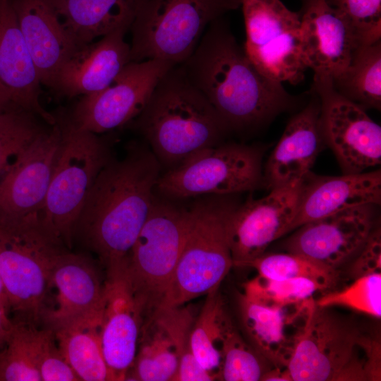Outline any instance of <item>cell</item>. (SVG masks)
I'll list each match as a JSON object with an SVG mask.
<instances>
[{
	"label": "cell",
	"mask_w": 381,
	"mask_h": 381,
	"mask_svg": "<svg viewBox=\"0 0 381 381\" xmlns=\"http://www.w3.org/2000/svg\"><path fill=\"white\" fill-rule=\"evenodd\" d=\"M160 168L150 147L133 144L123 159L108 162L90 188L73 238L93 251L107 269L128 263L150 211Z\"/></svg>",
	"instance_id": "obj_1"
},
{
	"label": "cell",
	"mask_w": 381,
	"mask_h": 381,
	"mask_svg": "<svg viewBox=\"0 0 381 381\" xmlns=\"http://www.w3.org/2000/svg\"><path fill=\"white\" fill-rule=\"evenodd\" d=\"M180 65L229 131L258 127L298 101L281 83L255 68L224 16L209 25L194 52Z\"/></svg>",
	"instance_id": "obj_2"
},
{
	"label": "cell",
	"mask_w": 381,
	"mask_h": 381,
	"mask_svg": "<svg viewBox=\"0 0 381 381\" xmlns=\"http://www.w3.org/2000/svg\"><path fill=\"white\" fill-rule=\"evenodd\" d=\"M131 123L159 162L171 168L201 150L220 144L229 131L180 64L162 77L143 111Z\"/></svg>",
	"instance_id": "obj_3"
},
{
	"label": "cell",
	"mask_w": 381,
	"mask_h": 381,
	"mask_svg": "<svg viewBox=\"0 0 381 381\" xmlns=\"http://www.w3.org/2000/svg\"><path fill=\"white\" fill-rule=\"evenodd\" d=\"M236 204L220 195L195 202L181 251L157 308L183 306L219 288L234 266L227 223ZM155 308V309H156Z\"/></svg>",
	"instance_id": "obj_4"
},
{
	"label": "cell",
	"mask_w": 381,
	"mask_h": 381,
	"mask_svg": "<svg viewBox=\"0 0 381 381\" xmlns=\"http://www.w3.org/2000/svg\"><path fill=\"white\" fill-rule=\"evenodd\" d=\"M54 116L61 129V143L38 216L51 236L71 247L89 190L111 157L107 143L97 134L78 128L64 112Z\"/></svg>",
	"instance_id": "obj_5"
},
{
	"label": "cell",
	"mask_w": 381,
	"mask_h": 381,
	"mask_svg": "<svg viewBox=\"0 0 381 381\" xmlns=\"http://www.w3.org/2000/svg\"><path fill=\"white\" fill-rule=\"evenodd\" d=\"M63 246L46 231L38 213L0 221V273L9 312L26 323L42 320L52 268Z\"/></svg>",
	"instance_id": "obj_6"
},
{
	"label": "cell",
	"mask_w": 381,
	"mask_h": 381,
	"mask_svg": "<svg viewBox=\"0 0 381 381\" xmlns=\"http://www.w3.org/2000/svg\"><path fill=\"white\" fill-rule=\"evenodd\" d=\"M370 335L312 300L286 365L292 381L368 380V362L356 350Z\"/></svg>",
	"instance_id": "obj_7"
},
{
	"label": "cell",
	"mask_w": 381,
	"mask_h": 381,
	"mask_svg": "<svg viewBox=\"0 0 381 381\" xmlns=\"http://www.w3.org/2000/svg\"><path fill=\"white\" fill-rule=\"evenodd\" d=\"M241 4V0H147L130 28L131 61L183 64L209 25Z\"/></svg>",
	"instance_id": "obj_8"
},
{
	"label": "cell",
	"mask_w": 381,
	"mask_h": 381,
	"mask_svg": "<svg viewBox=\"0 0 381 381\" xmlns=\"http://www.w3.org/2000/svg\"><path fill=\"white\" fill-rule=\"evenodd\" d=\"M262 153L243 144L201 150L160 176L156 190L168 199L253 190L262 184Z\"/></svg>",
	"instance_id": "obj_9"
},
{
	"label": "cell",
	"mask_w": 381,
	"mask_h": 381,
	"mask_svg": "<svg viewBox=\"0 0 381 381\" xmlns=\"http://www.w3.org/2000/svg\"><path fill=\"white\" fill-rule=\"evenodd\" d=\"M188 218V209L155 196L127 263L145 315L158 307L166 292L181 251Z\"/></svg>",
	"instance_id": "obj_10"
},
{
	"label": "cell",
	"mask_w": 381,
	"mask_h": 381,
	"mask_svg": "<svg viewBox=\"0 0 381 381\" xmlns=\"http://www.w3.org/2000/svg\"><path fill=\"white\" fill-rule=\"evenodd\" d=\"M246 40L244 51L264 75L296 84L308 68L300 39L301 13L280 0H241Z\"/></svg>",
	"instance_id": "obj_11"
},
{
	"label": "cell",
	"mask_w": 381,
	"mask_h": 381,
	"mask_svg": "<svg viewBox=\"0 0 381 381\" xmlns=\"http://www.w3.org/2000/svg\"><path fill=\"white\" fill-rule=\"evenodd\" d=\"M320 126L343 174L365 171L381 163V127L362 107L338 93L330 77L314 75Z\"/></svg>",
	"instance_id": "obj_12"
},
{
	"label": "cell",
	"mask_w": 381,
	"mask_h": 381,
	"mask_svg": "<svg viewBox=\"0 0 381 381\" xmlns=\"http://www.w3.org/2000/svg\"><path fill=\"white\" fill-rule=\"evenodd\" d=\"M174 66L159 59L130 61L109 86L82 96L68 116L78 128L96 134L131 123L143 111L159 80Z\"/></svg>",
	"instance_id": "obj_13"
},
{
	"label": "cell",
	"mask_w": 381,
	"mask_h": 381,
	"mask_svg": "<svg viewBox=\"0 0 381 381\" xmlns=\"http://www.w3.org/2000/svg\"><path fill=\"white\" fill-rule=\"evenodd\" d=\"M304 179L272 188L260 199L250 198L235 206L227 223L234 266L264 254L271 243L291 231Z\"/></svg>",
	"instance_id": "obj_14"
},
{
	"label": "cell",
	"mask_w": 381,
	"mask_h": 381,
	"mask_svg": "<svg viewBox=\"0 0 381 381\" xmlns=\"http://www.w3.org/2000/svg\"><path fill=\"white\" fill-rule=\"evenodd\" d=\"M144 307L127 264L107 269L101 309L102 348L111 381L125 380L137 351Z\"/></svg>",
	"instance_id": "obj_15"
},
{
	"label": "cell",
	"mask_w": 381,
	"mask_h": 381,
	"mask_svg": "<svg viewBox=\"0 0 381 381\" xmlns=\"http://www.w3.org/2000/svg\"><path fill=\"white\" fill-rule=\"evenodd\" d=\"M56 123L42 132L1 176L0 221L38 213L51 181L61 143Z\"/></svg>",
	"instance_id": "obj_16"
},
{
	"label": "cell",
	"mask_w": 381,
	"mask_h": 381,
	"mask_svg": "<svg viewBox=\"0 0 381 381\" xmlns=\"http://www.w3.org/2000/svg\"><path fill=\"white\" fill-rule=\"evenodd\" d=\"M375 207L358 206L304 224L286 240L285 248L337 269L365 243L374 229Z\"/></svg>",
	"instance_id": "obj_17"
},
{
	"label": "cell",
	"mask_w": 381,
	"mask_h": 381,
	"mask_svg": "<svg viewBox=\"0 0 381 381\" xmlns=\"http://www.w3.org/2000/svg\"><path fill=\"white\" fill-rule=\"evenodd\" d=\"M303 3L300 39L304 63L314 75L336 78L359 47L354 35L346 20L325 0Z\"/></svg>",
	"instance_id": "obj_18"
},
{
	"label": "cell",
	"mask_w": 381,
	"mask_h": 381,
	"mask_svg": "<svg viewBox=\"0 0 381 381\" xmlns=\"http://www.w3.org/2000/svg\"><path fill=\"white\" fill-rule=\"evenodd\" d=\"M129 30L120 28L77 49L58 70L52 90L72 98L101 91L131 61Z\"/></svg>",
	"instance_id": "obj_19"
},
{
	"label": "cell",
	"mask_w": 381,
	"mask_h": 381,
	"mask_svg": "<svg viewBox=\"0 0 381 381\" xmlns=\"http://www.w3.org/2000/svg\"><path fill=\"white\" fill-rule=\"evenodd\" d=\"M380 202V169L337 176H315L310 172L304 179L291 231L350 208L377 206Z\"/></svg>",
	"instance_id": "obj_20"
},
{
	"label": "cell",
	"mask_w": 381,
	"mask_h": 381,
	"mask_svg": "<svg viewBox=\"0 0 381 381\" xmlns=\"http://www.w3.org/2000/svg\"><path fill=\"white\" fill-rule=\"evenodd\" d=\"M41 85L52 90L56 74L78 49L51 0H9Z\"/></svg>",
	"instance_id": "obj_21"
},
{
	"label": "cell",
	"mask_w": 381,
	"mask_h": 381,
	"mask_svg": "<svg viewBox=\"0 0 381 381\" xmlns=\"http://www.w3.org/2000/svg\"><path fill=\"white\" fill-rule=\"evenodd\" d=\"M311 101L289 121L270 155L262 174V184L272 189L305 178L310 172L323 140L320 126V99Z\"/></svg>",
	"instance_id": "obj_22"
},
{
	"label": "cell",
	"mask_w": 381,
	"mask_h": 381,
	"mask_svg": "<svg viewBox=\"0 0 381 381\" xmlns=\"http://www.w3.org/2000/svg\"><path fill=\"white\" fill-rule=\"evenodd\" d=\"M0 84L14 104L56 123L40 103L42 85L9 0H0Z\"/></svg>",
	"instance_id": "obj_23"
},
{
	"label": "cell",
	"mask_w": 381,
	"mask_h": 381,
	"mask_svg": "<svg viewBox=\"0 0 381 381\" xmlns=\"http://www.w3.org/2000/svg\"><path fill=\"white\" fill-rule=\"evenodd\" d=\"M51 286L56 289L54 305L42 322L54 329L71 320L101 310L104 284L93 265L84 256L62 251L55 259Z\"/></svg>",
	"instance_id": "obj_24"
},
{
	"label": "cell",
	"mask_w": 381,
	"mask_h": 381,
	"mask_svg": "<svg viewBox=\"0 0 381 381\" xmlns=\"http://www.w3.org/2000/svg\"><path fill=\"white\" fill-rule=\"evenodd\" d=\"M147 0H51L78 48L131 26Z\"/></svg>",
	"instance_id": "obj_25"
},
{
	"label": "cell",
	"mask_w": 381,
	"mask_h": 381,
	"mask_svg": "<svg viewBox=\"0 0 381 381\" xmlns=\"http://www.w3.org/2000/svg\"><path fill=\"white\" fill-rule=\"evenodd\" d=\"M310 299L291 314L287 310L291 306H269L240 295L239 313L244 332L250 346L273 367L286 368L295 343L286 329L306 308Z\"/></svg>",
	"instance_id": "obj_26"
},
{
	"label": "cell",
	"mask_w": 381,
	"mask_h": 381,
	"mask_svg": "<svg viewBox=\"0 0 381 381\" xmlns=\"http://www.w3.org/2000/svg\"><path fill=\"white\" fill-rule=\"evenodd\" d=\"M100 323L101 310L52 329L64 357L80 381H111L102 348Z\"/></svg>",
	"instance_id": "obj_27"
},
{
	"label": "cell",
	"mask_w": 381,
	"mask_h": 381,
	"mask_svg": "<svg viewBox=\"0 0 381 381\" xmlns=\"http://www.w3.org/2000/svg\"><path fill=\"white\" fill-rule=\"evenodd\" d=\"M179 365L174 344L151 315L143 321L137 351L125 380L174 381Z\"/></svg>",
	"instance_id": "obj_28"
},
{
	"label": "cell",
	"mask_w": 381,
	"mask_h": 381,
	"mask_svg": "<svg viewBox=\"0 0 381 381\" xmlns=\"http://www.w3.org/2000/svg\"><path fill=\"white\" fill-rule=\"evenodd\" d=\"M341 95L363 109L381 108V40L358 47L346 70L332 79Z\"/></svg>",
	"instance_id": "obj_29"
},
{
	"label": "cell",
	"mask_w": 381,
	"mask_h": 381,
	"mask_svg": "<svg viewBox=\"0 0 381 381\" xmlns=\"http://www.w3.org/2000/svg\"><path fill=\"white\" fill-rule=\"evenodd\" d=\"M206 296L202 308L193 322L190 344L199 363L218 380L221 339L229 317L225 311L219 288Z\"/></svg>",
	"instance_id": "obj_30"
},
{
	"label": "cell",
	"mask_w": 381,
	"mask_h": 381,
	"mask_svg": "<svg viewBox=\"0 0 381 381\" xmlns=\"http://www.w3.org/2000/svg\"><path fill=\"white\" fill-rule=\"evenodd\" d=\"M152 316L171 339L179 359L174 381H212L216 377L197 361L191 350L190 338L195 318L189 307L158 308Z\"/></svg>",
	"instance_id": "obj_31"
},
{
	"label": "cell",
	"mask_w": 381,
	"mask_h": 381,
	"mask_svg": "<svg viewBox=\"0 0 381 381\" xmlns=\"http://www.w3.org/2000/svg\"><path fill=\"white\" fill-rule=\"evenodd\" d=\"M220 353L219 380L258 381L273 367L243 339L230 318L223 329Z\"/></svg>",
	"instance_id": "obj_32"
},
{
	"label": "cell",
	"mask_w": 381,
	"mask_h": 381,
	"mask_svg": "<svg viewBox=\"0 0 381 381\" xmlns=\"http://www.w3.org/2000/svg\"><path fill=\"white\" fill-rule=\"evenodd\" d=\"M240 267L255 269L258 275L272 279L307 278L322 285L327 290L337 283L339 272L334 269L301 255L289 253L260 256L243 263Z\"/></svg>",
	"instance_id": "obj_33"
},
{
	"label": "cell",
	"mask_w": 381,
	"mask_h": 381,
	"mask_svg": "<svg viewBox=\"0 0 381 381\" xmlns=\"http://www.w3.org/2000/svg\"><path fill=\"white\" fill-rule=\"evenodd\" d=\"M33 324L18 322L0 345V381H42L37 366Z\"/></svg>",
	"instance_id": "obj_34"
},
{
	"label": "cell",
	"mask_w": 381,
	"mask_h": 381,
	"mask_svg": "<svg viewBox=\"0 0 381 381\" xmlns=\"http://www.w3.org/2000/svg\"><path fill=\"white\" fill-rule=\"evenodd\" d=\"M37 115L12 104L0 113V177L45 129Z\"/></svg>",
	"instance_id": "obj_35"
},
{
	"label": "cell",
	"mask_w": 381,
	"mask_h": 381,
	"mask_svg": "<svg viewBox=\"0 0 381 381\" xmlns=\"http://www.w3.org/2000/svg\"><path fill=\"white\" fill-rule=\"evenodd\" d=\"M243 295L249 299L274 307L301 303L319 291L327 290L317 282L307 278L272 279L258 275L244 284Z\"/></svg>",
	"instance_id": "obj_36"
},
{
	"label": "cell",
	"mask_w": 381,
	"mask_h": 381,
	"mask_svg": "<svg viewBox=\"0 0 381 381\" xmlns=\"http://www.w3.org/2000/svg\"><path fill=\"white\" fill-rule=\"evenodd\" d=\"M315 302L320 307L344 306L380 318L381 272L358 277L344 289L328 292Z\"/></svg>",
	"instance_id": "obj_37"
},
{
	"label": "cell",
	"mask_w": 381,
	"mask_h": 381,
	"mask_svg": "<svg viewBox=\"0 0 381 381\" xmlns=\"http://www.w3.org/2000/svg\"><path fill=\"white\" fill-rule=\"evenodd\" d=\"M350 26L358 46L381 40V0H325Z\"/></svg>",
	"instance_id": "obj_38"
},
{
	"label": "cell",
	"mask_w": 381,
	"mask_h": 381,
	"mask_svg": "<svg viewBox=\"0 0 381 381\" xmlns=\"http://www.w3.org/2000/svg\"><path fill=\"white\" fill-rule=\"evenodd\" d=\"M33 345L42 381H80L64 357L51 329L35 327Z\"/></svg>",
	"instance_id": "obj_39"
},
{
	"label": "cell",
	"mask_w": 381,
	"mask_h": 381,
	"mask_svg": "<svg viewBox=\"0 0 381 381\" xmlns=\"http://www.w3.org/2000/svg\"><path fill=\"white\" fill-rule=\"evenodd\" d=\"M349 269L350 277L356 279L365 275L381 272V232L373 229L365 243L355 255Z\"/></svg>",
	"instance_id": "obj_40"
},
{
	"label": "cell",
	"mask_w": 381,
	"mask_h": 381,
	"mask_svg": "<svg viewBox=\"0 0 381 381\" xmlns=\"http://www.w3.org/2000/svg\"><path fill=\"white\" fill-rule=\"evenodd\" d=\"M13 325L8 318V312L0 303V345L6 339Z\"/></svg>",
	"instance_id": "obj_41"
},
{
	"label": "cell",
	"mask_w": 381,
	"mask_h": 381,
	"mask_svg": "<svg viewBox=\"0 0 381 381\" xmlns=\"http://www.w3.org/2000/svg\"><path fill=\"white\" fill-rule=\"evenodd\" d=\"M262 381H292L286 369L272 367L262 377Z\"/></svg>",
	"instance_id": "obj_42"
},
{
	"label": "cell",
	"mask_w": 381,
	"mask_h": 381,
	"mask_svg": "<svg viewBox=\"0 0 381 381\" xmlns=\"http://www.w3.org/2000/svg\"><path fill=\"white\" fill-rule=\"evenodd\" d=\"M12 104L13 103L11 102L9 95L0 84V113Z\"/></svg>",
	"instance_id": "obj_43"
},
{
	"label": "cell",
	"mask_w": 381,
	"mask_h": 381,
	"mask_svg": "<svg viewBox=\"0 0 381 381\" xmlns=\"http://www.w3.org/2000/svg\"><path fill=\"white\" fill-rule=\"evenodd\" d=\"M0 303L4 306V307L6 309V310L9 313L8 299H7L6 294L4 286L3 284V282L1 279V273H0Z\"/></svg>",
	"instance_id": "obj_44"
},
{
	"label": "cell",
	"mask_w": 381,
	"mask_h": 381,
	"mask_svg": "<svg viewBox=\"0 0 381 381\" xmlns=\"http://www.w3.org/2000/svg\"><path fill=\"white\" fill-rule=\"evenodd\" d=\"M307 1V0H303V1Z\"/></svg>",
	"instance_id": "obj_45"
}]
</instances>
